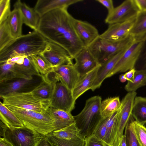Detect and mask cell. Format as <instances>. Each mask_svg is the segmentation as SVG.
Returning a JSON list of instances; mask_svg holds the SVG:
<instances>
[{
  "label": "cell",
  "instance_id": "obj_1",
  "mask_svg": "<svg viewBox=\"0 0 146 146\" xmlns=\"http://www.w3.org/2000/svg\"><path fill=\"white\" fill-rule=\"evenodd\" d=\"M67 9H55L40 17L37 31L49 41L61 46L73 59L84 47L74 30Z\"/></svg>",
  "mask_w": 146,
  "mask_h": 146
},
{
  "label": "cell",
  "instance_id": "obj_2",
  "mask_svg": "<svg viewBox=\"0 0 146 146\" xmlns=\"http://www.w3.org/2000/svg\"><path fill=\"white\" fill-rule=\"evenodd\" d=\"M48 41L37 31L14 38L0 50V63L17 56L40 54Z\"/></svg>",
  "mask_w": 146,
  "mask_h": 146
},
{
  "label": "cell",
  "instance_id": "obj_3",
  "mask_svg": "<svg viewBox=\"0 0 146 146\" xmlns=\"http://www.w3.org/2000/svg\"><path fill=\"white\" fill-rule=\"evenodd\" d=\"M101 102L100 96L90 98L86 101L81 111L74 116L76 126L80 130L79 135L84 139L93 134L103 118L100 110Z\"/></svg>",
  "mask_w": 146,
  "mask_h": 146
},
{
  "label": "cell",
  "instance_id": "obj_4",
  "mask_svg": "<svg viewBox=\"0 0 146 146\" xmlns=\"http://www.w3.org/2000/svg\"><path fill=\"white\" fill-rule=\"evenodd\" d=\"M6 107L17 116L24 126L37 133L46 135L55 130L54 118L47 111L40 113L11 106Z\"/></svg>",
  "mask_w": 146,
  "mask_h": 146
},
{
  "label": "cell",
  "instance_id": "obj_5",
  "mask_svg": "<svg viewBox=\"0 0 146 146\" xmlns=\"http://www.w3.org/2000/svg\"><path fill=\"white\" fill-rule=\"evenodd\" d=\"M135 40L130 35L118 41H112L100 36L87 47L99 64L105 62L120 51L129 47Z\"/></svg>",
  "mask_w": 146,
  "mask_h": 146
},
{
  "label": "cell",
  "instance_id": "obj_6",
  "mask_svg": "<svg viewBox=\"0 0 146 146\" xmlns=\"http://www.w3.org/2000/svg\"><path fill=\"white\" fill-rule=\"evenodd\" d=\"M3 103L6 106L44 113L50 107V101L43 100L35 96L31 91L15 92L0 96Z\"/></svg>",
  "mask_w": 146,
  "mask_h": 146
},
{
  "label": "cell",
  "instance_id": "obj_7",
  "mask_svg": "<svg viewBox=\"0 0 146 146\" xmlns=\"http://www.w3.org/2000/svg\"><path fill=\"white\" fill-rule=\"evenodd\" d=\"M3 137L13 146H37L45 135L24 127L11 129L1 121Z\"/></svg>",
  "mask_w": 146,
  "mask_h": 146
},
{
  "label": "cell",
  "instance_id": "obj_8",
  "mask_svg": "<svg viewBox=\"0 0 146 146\" xmlns=\"http://www.w3.org/2000/svg\"><path fill=\"white\" fill-rule=\"evenodd\" d=\"M135 92H128L121 101L119 111L114 128L113 146H117L123 136L126 126L131 116Z\"/></svg>",
  "mask_w": 146,
  "mask_h": 146
},
{
  "label": "cell",
  "instance_id": "obj_9",
  "mask_svg": "<svg viewBox=\"0 0 146 146\" xmlns=\"http://www.w3.org/2000/svg\"><path fill=\"white\" fill-rule=\"evenodd\" d=\"M143 39H135L127 48L110 72L107 78L119 72H125L135 68Z\"/></svg>",
  "mask_w": 146,
  "mask_h": 146
},
{
  "label": "cell",
  "instance_id": "obj_10",
  "mask_svg": "<svg viewBox=\"0 0 146 146\" xmlns=\"http://www.w3.org/2000/svg\"><path fill=\"white\" fill-rule=\"evenodd\" d=\"M139 11L134 0H126L108 13L105 22L109 25L125 22L135 18Z\"/></svg>",
  "mask_w": 146,
  "mask_h": 146
},
{
  "label": "cell",
  "instance_id": "obj_11",
  "mask_svg": "<svg viewBox=\"0 0 146 146\" xmlns=\"http://www.w3.org/2000/svg\"><path fill=\"white\" fill-rule=\"evenodd\" d=\"M40 55L52 68L66 64H73L68 52L60 45L48 40Z\"/></svg>",
  "mask_w": 146,
  "mask_h": 146
},
{
  "label": "cell",
  "instance_id": "obj_12",
  "mask_svg": "<svg viewBox=\"0 0 146 146\" xmlns=\"http://www.w3.org/2000/svg\"><path fill=\"white\" fill-rule=\"evenodd\" d=\"M75 101L72 91L60 82H57L50 100V107L70 113L74 108Z\"/></svg>",
  "mask_w": 146,
  "mask_h": 146
},
{
  "label": "cell",
  "instance_id": "obj_13",
  "mask_svg": "<svg viewBox=\"0 0 146 146\" xmlns=\"http://www.w3.org/2000/svg\"><path fill=\"white\" fill-rule=\"evenodd\" d=\"M49 73L53 74L50 79L60 82L71 91L80 77L74 64H64L52 68L48 74Z\"/></svg>",
  "mask_w": 146,
  "mask_h": 146
},
{
  "label": "cell",
  "instance_id": "obj_14",
  "mask_svg": "<svg viewBox=\"0 0 146 146\" xmlns=\"http://www.w3.org/2000/svg\"><path fill=\"white\" fill-rule=\"evenodd\" d=\"M72 23L76 34L84 46H89L100 35L97 29L86 21L73 17Z\"/></svg>",
  "mask_w": 146,
  "mask_h": 146
},
{
  "label": "cell",
  "instance_id": "obj_15",
  "mask_svg": "<svg viewBox=\"0 0 146 146\" xmlns=\"http://www.w3.org/2000/svg\"><path fill=\"white\" fill-rule=\"evenodd\" d=\"M135 17L125 22L109 25L107 29L100 35V36L112 41H119L125 39L129 35Z\"/></svg>",
  "mask_w": 146,
  "mask_h": 146
},
{
  "label": "cell",
  "instance_id": "obj_16",
  "mask_svg": "<svg viewBox=\"0 0 146 146\" xmlns=\"http://www.w3.org/2000/svg\"><path fill=\"white\" fill-rule=\"evenodd\" d=\"M74 66L80 76L88 73L99 64L87 47L84 46L75 57Z\"/></svg>",
  "mask_w": 146,
  "mask_h": 146
},
{
  "label": "cell",
  "instance_id": "obj_17",
  "mask_svg": "<svg viewBox=\"0 0 146 146\" xmlns=\"http://www.w3.org/2000/svg\"><path fill=\"white\" fill-rule=\"evenodd\" d=\"M129 47L122 50L100 64L98 71L96 77L91 87V90L94 91L100 88L103 82L107 78L108 74Z\"/></svg>",
  "mask_w": 146,
  "mask_h": 146
},
{
  "label": "cell",
  "instance_id": "obj_18",
  "mask_svg": "<svg viewBox=\"0 0 146 146\" xmlns=\"http://www.w3.org/2000/svg\"><path fill=\"white\" fill-rule=\"evenodd\" d=\"M83 0H38L34 9L41 17L57 9H67L70 5L83 1Z\"/></svg>",
  "mask_w": 146,
  "mask_h": 146
},
{
  "label": "cell",
  "instance_id": "obj_19",
  "mask_svg": "<svg viewBox=\"0 0 146 146\" xmlns=\"http://www.w3.org/2000/svg\"><path fill=\"white\" fill-rule=\"evenodd\" d=\"M14 7L20 11L23 23L34 31H37L41 17L34 8L29 7L20 0L16 2Z\"/></svg>",
  "mask_w": 146,
  "mask_h": 146
},
{
  "label": "cell",
  "instance_id": "obj_20",
  "mask_svg": "<svg viewBox=\"0 0 146 146\" xmlns=\"http://www.w3.org/2000/svg\"><path fill=\"white\" fill-rule=\"evenodd\" d=\"M100 64L83 76H80L78 82L72 91L74 99H76L88 90L92 85L97 76Z\"/></svg>",
  "mask_w": 146,
  "mask_h": 146
},
{
  "label": "cell",
  "instance_id": "obj_21",
  "mask_svg": "<svg viewBox=\"0 0 146 146\" xmlns=\"http://www.w3.org/2000/svg\"><path fill=\"white\" fill-rule=\"evenodd\" d=\"M41 77L42 80L41 82L31 91L37 98L50 102L55 85L58 82L43 76Z\"/></svg>",
  "mask_w": 146,
  "mask_h": 146
},
{
  "label": "cell",
  "instance_id": "obj_22",
  "mask_svg": "<svg viewBox=\"0 0 146 146\" xmlns=\"http://www.w3.org/2000/svg\"><path fill=\"white\" fill-rule=\"evenodd\" d=\"M32 80L16 78L0 83V96L20 92L30 85Z\"/></svg>",
  "mask_w": 146,
  "mask_h": 146
},
{
  "label": "cell",
  "instance_id": "obj_23",
  "mask_svg": "<svg viewBox=\"0 0 146 146\" xmlns=\"http://www.w3.org/2000/svg\"><path fill=\"white\" fill-rule=\"evenodd\" d=\"M47 111L55 121L56 128L55 131L68 126L74 122V116L70 112L51 107Z\"/></svg>",
  "mask_w": 146,
  "mask_h": 146
},
{
  "label": "cell",
  "instance_id": "obj_24",
  "mask_svg": "<svg viewBox=\"0 0 146 146\" xmlns=\"http://www.w3.org/2000/svg\"><path fill=\"white\" fill-rule=\"evenodd\" d=\"M6 21L11 35L14 39L22 35V27L23 23L21 14L18 9L14 8Z\"/></svg>",
  "mask_w": 146,
  "mask_h": 146
},
{
  "label": "cell",
  "instance_id": "obj_25",
  "mask_svg": "<svg viewBox=\"0 0 146 146\" xmlns=\"http://www.w3.org/2000/svg\"><path fill=\"white\" fill-rule=\"evenodd\" d=\"M0 119L1 121L11 129L24 126L17 116L1 102H0Z\"/></svg>",
  "mask_w": 146,
  "mask_h": 146
},
{
  "label": "cell",
  "instance_id": "obj_26",
  "mask_svg": "<svg viewBox=\"0 0 146 146\" xmlns=\"http://www.w3.org/2000/svg\"><path fill=\"white\" fill-rule=\"evenodd\" d=\"M15 64L8 61L0 64V83L16 78L33 79V77L27 76L17 71L14 68Z\"/></svg>",
  "mask_w": 146,
  "mask_h": 146
},
{
  "label": "cell",
  "instance_id": "obj_27",
  "mask_svg": "<svg viewBox=\"0 0 146 146\" xmlns=\"http://www.w3.org/2000/svg\"><path fill=\"white\" fill-rule=\"evenodd\" d=\"M129 35L135 39H143L146 35V11L138 12Z\"/></svg>",
  "mask_w": 146,
  "mask_h": 146
},
{
  "label": "cell",
  "instance_id": "obj_28",
  "mask_svg": "<svg viewBox=\"0 0 146 146\" xmlns=\"http://www.w3.org/2000/svg\"><path fill=\"white\" fill-rule=\"evenodd\" d=\"M131 116L138 123L144 125L146 123V97H135Z\"/></svg>",
  "mask_w": 146,
  "mask_h": 146
},
{
  "label": "cell",
  "instance_id": "obj_29",
  "mask_svg": "<svg viewBox=\"0 0 146 146\" xmlns=\"http://www.w3.org/2000/svg\"><path fill=\"white\" fill-rule=\"evenodd\" d=\"M15 69L19 72L28 77L33 75L40 76L33 64L30 56H23L14 65Z\"/></svg>",
  "mask_w": 146,
  "mask_h": 146
},
{
  "label": "cell",
  "instance_id": "obj_30",
  "mask_svg": "<svg viewBox=\"0 0 146 146\" xmlns=\"http://www.w3.org/2000/svg\"><path fill=\"white\" fill-rule=\"evenodd\" d=\"M121 105L119 97L109 98L102 102L100 110L102 117H108L119 110Z\"/></svg>",
  "mask_w": 146,
  "mask_h": 146
},
{
  "label": "cell",
  "instance_id": "obj_31",
  "mask_svg": "<svg viewBox=\"0 0 146 146\" xmlns=\"http://www.w3.org/2000/svg\"><path fill=\"white\" fill-rule=\"evenodd\" d=\"M46 135L53 146H84L85 139L80 135L70 139L58 137L51 133Z\"/></svg>",
  "mask_w": 146,
  "mask_h": 146
},
{
  "label": "cell",
  "instance_id": "obj_32",
  "mask_svg": "<svg viewBox=\"0 0 146 146\" xmlns=\"http://www.w3.org/2000/svg\"><path fill=\"white\" fill-rule=\"evenodd\" d=\"M146 86V69L136 70L133 82L127 81L125 87L128 92H134L139 88Z\"/></svg>",
  "mask_w": 146,
  "mask_h": 146
},
{
  "label": "cell",
  "instance_id": "obj_33",
  "mask_svg": "<svg viewBox=\"0 0 146 146\" xmlns=\"http://www.w3.org/2000/svg\"><path fill=\"white\" fill-rule=\"evenodd\" d=\"M119 110L120 108L111 115L105 118L106 129L107 143L110 146L113 145L115 126Z\"/></svg>",
  "mask_w": 146,
  "mask_h": 146
},
{
  "label": "cell",
  "instance_id": "obj_34",
  "mask_svg": "<svg viewBox=\"0 0 146 146\" xmlns=\"http://www.w3.org/2000/svg\"><path fill=\"white\" fill-rule=\"evenodd\" d=\"M80 131V130L76 127L74 122L68 126L53 131L51 134L60 138L70 139L79 135Z\"/></svg>",
  "mask_w": 146,
  "mask_h": 146
},
{
  "label": "cell",
  "instance_id": "obj_35",
  "mask_svg": "<svg viewBox=\"0 0 146 146\" xmlns=\"http://www.w3.org/2000/svg\"><path fill=\"white\" fill-rule=\"evenodd\" d=\"M30 57L41 77L46 75L52 68L40 54L32 55Z\"/></svg>",
  "mask_w": 146,
  "mask_h": 146
},
{
  "label": "cell",
  "instance_id": "obj_36",
  "mask_svg": "<svg viewBox=\"0 0 146 146\" xmlns=\"http://www.w3.org/2000/svg\"><path fill=\"white\" fill-rule=\"evenodd\" d=\"M133 119L131 116L125 129L124 135L126 146H141L133 129L132 123Z\"/></svg>",
  "mask_w": 146,
  "mask_h": 146
},
{
  "label": "cell",
  "instance_id": "obj_37",
  "mask_svg": "<svg viewBox=\"0 0 146 146\" xmlns=\"http://www.w3.org/2000/svg\"><path fill=\"white\" fill-rule=\"evenodd\" d=\"M14 39L11 35L6 21L0 24V50Z\"/></svg>",
  "mask_w": 146,
  "mask_h": 146
},
{
  "label": "cell",
  "instance_id": "obj_38",
  "mask_svg": "<svg viewBox=\"0 0 146 146\" xmlns=\"http://www.w3.org/2000/svg\"><path fill=\"white\" fill-rule=\"evenodd\" d=\"M133 125L135 133L141 146H146V127L133 119Z\"/></svg>",
  "mask_w": 146,
  "mask_h": 146
},
{
  "label": "cell",
  "instance_id": "obj_39",
  "mask_svg": "<svg viewBox=\"0 0 146 146\" xmlns=\"http://www.w3.org/2000/svg\"><path fill=\"white\" fill-rule=\"evenodd\" d=\"M137 66L141 69H146V35L143 39L135 68Z\"/></svg>",
  "mask_w": 146,
  "mask_h": 146
},
{
  "label": "cell",
  "instance_id": "obj_40",
  "mask_svg": "<svg viewBox=\"0 0 146 146\" xmlns=\"http://www.w3.org/2000/svg\"><path fill=\"white\" fill-rule=\"evenodd\" d=\"M10 0H0V24L7 20L10 14Z\"/></svg>",
  "mask_w": 146,
  "mask_h": 146
},
{
  "label": "cell",
  "instance_id": "obj_41",
  "mask_svg": "<svg viewBox=\"0 0 146 146\" xmlns=\"http://www.w3.org/2000/svg\"><path fill=\"white\" fill-rule=\"evenodd\" d=\"M93 134L99 139L107 144L106 140V129L105 118H102Z\"/></svg>",
  "mask_w": 146,
  "mask_h": 146
},
{
  "label": "cell",
  "instance_id": "obj_42",
  "mask_svg": "<svg viewBox=\"0 0 146 146\" xmlns=\"http://www.w3.org/2000/svg\"><path fill=\"white\" fill-rule=\"evenodd\" d=\"M85 141L84 146H110L93 134L86 137Z\"/></svg>",
  "mask_w": 146,
  "mask_h": 146
},
{
  "label": "cell",
  "instance_id": "obj_43",
  "mask_svg": "<svg viewBox=\"0 0 146 146\" xmlns=\"http://www.w3.org/2000/svg\"><path fill=\"white\" fill-rule=\"evenodd\" d=\"M96 1L105 7L107 9L108 13L111 11L114 8L112 0H96Z\"/></svg>",
  "mask_w": 146,
  "mask_h": 146
},
{
  "label": "cell",
  "instance_id": "obj_44",
  "mask_svg": "<svg viewBox=\"0 0 146 146\" xmlns=\"http://www.w3.org/2000/svg\"><path fill=\"white\" fill-rule=\"evenodd\" d=\"M136 70L135 68H134L124 74V77L127 81L131 82H133Z\"/></svg>",
  "mask_w": 146,
  "mask_h": 146
},
{
  "label": "cell",
  "instance_id": "obj_45",
  "mask_svg": "<svg viewBox=\"0 0 146 146\" xmlns=\"http://www.w3.org/2000/svg\"><path fill=\"white\" fill-rule=\"evenodd\" d=\"M139 11H146V0H134Z\"/></svg>",
  "mask_w": 146,
  "mask_h": 146
},
{
  "label": "cell",
  "instance_id": "obj_46",
  "mask_svg": "<svg viewBox=\"0 0 146 146\" xmlns=\"http://www.w3.org/2000/svg\"><path fill=\"white\" fill-rule=\"evenodd\" d=\"M37 146H53L48 137L45 135L38 143Z\"/></svg>",
  "mask_w": 146,
  "mask_h": 146
},
{
  "label": "cell",
  "instance_id": "obj_47",
  "mask_svg": "<svg viewBox=\"0 0 146 146\" xmlns=\"http://www.w3.org/2000/svg\"><path fill=\"white\" fill-rule=\"evenodd\" d=\"M0 146H13L9 141L4 137L0 139Z\"/></svg>",
  "mask_w": 146,
  "mask_h": 146
},
{
  "label": "cell",
  "instance_id": "obj_48",
  "mask_svg": "<svg viewBox=\"0 0 146 146\" xmlns=\"http://www.w3.org/2000/svg\"><path fill=\"white\" fill-rule=\"evenodd\" d=\"M117 146H126L125 137L124 134H123Z\"/></svg>",
  "mask_w": 146,
  "mask_h": 146
},
{
  "label": "cell",
  "instance_id": "obj_49",
  "mask_svg": "<svg viewBox=\"0 0 146 146\" xmlns=\"http://www.w3.org/2000/svg\"><path fill=\"white\" fill-rule=\"evenodd\" d=\"M119 79L121 82H124L127 80L124 77V74H121L119 76Z\"/></svg>",
  "mask_w": 146,
  "mask_h": 146
}]
</instances>
